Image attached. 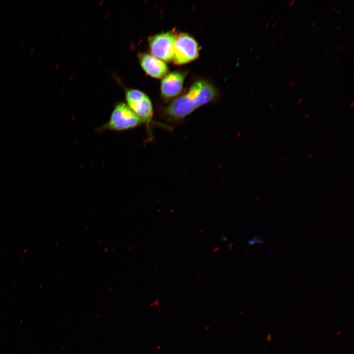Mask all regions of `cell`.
<instances>
[{
    "mask_svg": "<svg viewBox=\"0 0 354 354\" xmlns=\"http://www.w3.org/2000/svg\"><path fill=\"white\" fill-rule=\"evenodd\" d=\"M316 23V21L314 22L311 26L310 28H312V27H313L315 25Z\"/></svg>",
    "mask_w": 354,
    "mask_h": 354,
    "instance_id": "ffe728a7",
    "label": "cell"
},
{
    "mask_svg": "<svg viewBox=\"0 0 354 354\" xmlns=\"http://www.w3.org/2000/svg\"><path fill=\"white\" fill-rule=\"evenodd\" d=\"M288 74H289V72H287V73H286V75H288Z\"/></svg>",
    "mask_w": 354,
    "mask_h": 354,
    "instance_id": "6125c7cd",
    "label": "cell"
},
{
    "mask_svg": "<svg viewBox=\"0 0 354 354\" xmlns=\"http://www.w3.org/2000/svg\"><path fill=\"white\" fill-rule=\"evenodd\" d=\"M336 7H337L336 5H335V6L333 7V9H332V10H331L332 12H333V11L335 10Z\"/></svg>",
    "mask_w": 354,
    "mask_h": 354,
    "instance_id": "4316f807",
    "label": "cell"
},
{
    "mask_svg": "<svg viewBox=\"0 0 354 354\" xmlns=\"http://www.w3.org/2000/svg\"><path fill=\"white\" fill-rule=\"evenodd\" d=\"M276 41H275L271 45L272 47L274 46V45L276 44Z\"/></svg>",
    "mask_w": 354,
    "mask_h": 354,
    "instance_id": "74e56055",
    "label": "cell"
},
{
    "mask_svg": "<svg viewBox=\"0 0 354 354\" xmlns=\"http://www.w3.org/2000/svg\"><path fill=\"white\" fill-rule=\"evenodd\" d=\"M266 69V68H265L264 69V70L262 71V73H264Z\"/></svg>",
    "mask_w": 354,
    "mask_h": 354,
    "instance_id": "ee69618b",
    "label": "cell"
},
{
    "mask_svg": "<svg viewBox=\"0 0 354 354\" xmlns=\"http://www.w3.org/2000/svg\"><path fill=\"white\" fill-rule=\"evenodd\" d=\"M273 105V104H271L270 106V107H272Z\"/></svg>",
    "mask_w": 354,
    "mask_h": 354,
    "instance_id": "680465c9",
    "label": "cell"
},
{
    "mask_svg": "<svg viewBox=\"0 0 354 354\" xmlns=\"http://www.w3.org/2000/svg\"><path fill=\"white\" fill-rule=\"evenodd\" d=\"M340 11H341V8H338V9L337 10L336 13H339L340 12Z\"/></svg>",
    "mask_w": 354,
    "mask_h": 354,
    "instance_id": "4dcf8cb0",
    "label": "cell"
},
{
    "mask_svg": "<svg viewBox=\"0 0 354 354\" xmlns=\"http://www.w3.org/2000/svg\"><path fill=\"white\" fill-rule=\"evenodd\" d=\"M327 26H328V24H325V25L323 26V27L322 29H324L325 28H326V27H327Z\"/></svg>",
    "mask_w": 354,
    "mask_h": 354,
    "instance_id": "e575fe53",
    "label": "cell"
},
{
    "mask_svg": "<svg viewBox=\"0 0 354 354\" xmlns=\"http://www.w3.org/2000/svg\"><path fill=\"white\" fill-rule=\"evenodd\" d=\"M285 0H283L281 2V5L283 4V3L285 2Z\"/></svg>",
    "mask_w": 354,
    "mask_h": 354,
    "instance_id": "60d3db41",
    "label": "cell"
},
{
    "mask_svg": "<svg viewBox=\"0 0 354 354\" xmlns=\"http://www.w3.org/2000/svg\"><path fill=\"white\" fill-rule=\"evenodd\" d=\"M288 62H289V61H287L286 62V64H285V66H286V65L288 64Z\"/></svg>",
    "mask_w": 354,
    "mask_h": 354,
    "instance_id": "6f0895ef",
    "label": "cell"
},
{
    "mask_svg": "<svg viewBox=\"0 0 354 354\" xmlns=\"http://www.w3.org/2000/svg\"><path fill=\"white\" fill-rule=\"evenodd\" d=\"M292 22L289 23L288 25L287 26V27L289 28L290 27V26L292 25Z\"/></svg>",
    "mask_w": 354,
    "mask_h": 354,
    "instance_id": "83f0119b",
    "label": "cell"
},
{
    "mask_svg": "<svg viewBox=\"0 0 354 354\" xmlns=\"http://www.w3.org/2000/svg\"><path fill=\"white\" fill-rule=\"evenodd\" d=\"M269 24H270V22H267L265 26V29H266L268 27V26L269 25Z\"/></svg>",
    "mask_w": 354,
    "mask_h": 354,
    "instance_id": "5bb4252c",
    "label": "cell"
},
{
    "mask_svg": "<svg viewBox=\"0 0 354 354\" xmlns=\"http://www.w3.org/2000/svg\"><path fill=\"white\" fill-rule=\"evenodd\" d=\"M273 84V82H271L270 84L269 85L268 87H270L271 85H272Z\"/></svg>",
    "mask_w": 354,
    "mask_h": 354,
    "instance_id": "816d5d0a",
    "label": "cell"
},
{
    "mask_svg": "<svg viewBox=\"0 0 354 354\" xmlns=\"http://www.w3.org/2000/svg\"><path fill=\"white\" fill-rule=\"evenodd\" d=\"M261 241L260 238L258 236H254L253 238L249 239L247 241L248 244L253 245L255 243H259Z\"/></svg>",
    "mask_w": 354,
    "mask_h": 354,
    "instance_id": "ba28073f",
    "label": "cell"
},
{
    "mask_svg": "<svg viewBox=\"0 0 354 354\" xmlns=\"http://www.w3.org/2000/svg\"><path fill=\"white\" fill-rule=\"evenodd\" d=\"M308 111V109H306L305 111L304 112V114H305Z\"/></svg>",
    "mask_w": 354,
    "mask_h": 354,
    "instance_id": "11a10c76",
    "label": "cell"
},
{
    "mask_svg": "<svg viewBox=\"0 0 354 354\" xmlns=\"http://www.w3.org/2000/svg\"><path fill=\"white\" fill-rule=\"evenodd\" d=\"M336 47L339 49L340 52H342L344 50V46L341 44L340 42H339L336 45Z\"/></svg>",
    "mask_w": 354,
    "mask_h": 354,
    "instance_id": "9c48e42d",
    "label": "cell"
},
{
    "mask_svg": "<svg viewBox=\"0 0 354 354\" xmlns=\"http://www.w3.org/2000/svg\"><path fill=\"white\" fill-rule=\"evenodd\" d=\"M296 83V81L293 82L292 84L291 85V87H294Z\"/></svg>",
    "mask_w": 354,
    "mask_h": 354,
    "instance_id": "d4e9b609",
    "label": "cell"
},
{
    "mask_svg": "<svg viewBox=\"0 0 354 354\" xmlns=\"http://www.w3.org/2000/svg\"><path fill=\"white\" fill-rule=\"evenodd\" d=\"M260 30H259L258 31V32H257V34H258L260 32Z\"/></svg>",
    "mask_w": 354,
    "mask_h": 354,
    "instance_id": "9f6ffc18",
    "label": "cell"
},
{
    "mask_svg": "<svg viewBox=\"0 0 354 354\" xmlns=\"http://www.w3.org/2000/svg\"><path fill=\"white\" fill-rule=\"evenodd\" d=\"M293 82V81H290V82L289 83V84H288V86H291V85L292 84Z\"/></svg>",
    "mask_w": 354,
    "mask_h": 354,
    "instance_id": "484cf974",
    "label": "cell"
},
{
    "mask_svg": "<svg viewBox=\"0 0 354 354\" xmlns=\"http://www.w3.org/2000/svg\"><path fill=\"white\" fill-rule=\"evenodd\" d=\"M266 79H267L266 77L264 78L263 79V81L265 82L266 80Z\"/></svg>",
    "mask_w": 354,
    "mask_h": 354,
    "instance_id": "f907efd6",
    "label": "cell"
},
{
    "mask_svg": "<svg viewBox=\"0 0 354 354\" xmlns=\"http://www.w3.org/2000/svg\"><path fill=\"white\" fill-rule=\"evenodd\" d=\"M220 239H221V240L222 241L225 242V241H227V238L226 237H225V236H222V237H221Z\"/></svg>",
    "mask_w": 354,
    "mask_h": 354,
    "instance_id": "30bf717a",
    "label": "cell"
},
{
    "mask_svg": "<svg viewBox=\"0 0 354 354\" xmlns=\"http://www.w3.org/2000/svg\"><path fill=\"white\" fill-rule=\"evenodd\" d=\"M259 58H260V56H258L257 58V59H259Z\"/></svg>",
    "mask_w": 354,
    "mask_h": 354,
    "instance_id": "91938a15",
    "label": "cell"
},
{
    "mask_svg": "<svg viewBox=\"0 0 354 354\" xmlns=\"http://www.w3.org/2000/svg\"><path fill=\"white\" fill-rule=\"evenodd\" d=\"M313 48V47H311L309 49L308 51L310 52Z\"/></svg>",
    "mask_w": 354,
    "mask_h": 354,
    "instance_id": "7dc6e473",
    "label": "cell"
},
{
    "mask_svg": "<svg viewBox=\"0 0 354 354\" xmlns=\"http://www.w3.org/2000/svg\"><path fill=\"white\" fill-rule=\"evenodd\" d=\"M23 45H24V43L23 42H21L19 45L20 48H22Z\"/></svg>",
    "mask_w": 354,
    "mask_h": 354,
    "instance_id": "44dd1931",
    "label": "cell"
},
{
    "mask_svg": "<svg viewBox=\"0 0 354 354\" xmlns=\"http://www.w3.org/2000/svg\"><path fill=\"white\" fill-rule=\"evenodd\" d=\"M310 6V4H309L307 5V6H306V8H307V9Z\"/></svg>",
    "mask_w": 354,
    "mask_h": 354,
    "instance_id": "c3c4849f",
    "label": "cell"
},
{
    "mask_svg": "<svg viewBox=\"0 0 354 354\" xmlns=\"http://www.w3.org/2000/svg\"><path fill=\"white\" fill-rule=\"evenodd\" d=\"M328 51H325V53H324V55H326V54H328Z\"/></svg>",
    "mask_w": 354,
    "mask_h": 354,
    "instance_id": "681fc988",
    "label": "cell"
},
{
    "mask_svg": "<svg viewBox=\"0 0 354 354\" xmlns=\"http://www.w3.org/2000/svg\"><path fill=\"white\" fill-rule=\"evenodd\" d=\"M313 155V153H310L308 156V158H311Z\"/></svg>",
    "mask_w": 354,
    "mask_h": 354,
    "instance_id": "ac0fdd59",
    "label": "cell"
},
{
    "mask_svg": "<svg viewBox=\"0 0 354 354\" xmlns=\"http://www.w3.org/2000/svg\"><path fill=\"white\" fill-rule=\"evenodd\" d=\"M176 37L174 31L161 32L150 36L148 43L152 55L163 61L172 60Z\"/></svg>",
    "mask_w": 354,
    "mask_h": 354,
    "instance_id": "5b68a950",
    "label": "cell"
},
{
    "mask_svg": "<svg viewBox=\"0 0 354 354\" xmlns=\"http://www.w3.org/2000/svg\"><path fill=\"white\" fill-rule=\"evenodd\" d=\"M217 95L215 88L205 80L195 82L185 94L174 100L163 110L170 122L181 121L193 111L212 101Z\"/></svg>",
    "mask_w": 354,
    "mask_h": 354,
    "instance_id": "6da1fadb",
    "label": "cell"
},
{
    "mask_svg": "<svg viewBox=\"0 0 354 354\" xmlns=\"http://www.w3.org/2000/svg\"><path fill=\"white\" fill-rule=\"evenodd\" d=\"M354 102L353 101V102H352V103L350 104V108H352V107L354 106Z\"/></svg>",
    "mask_w": 354,
    "mask_h": 354,
    "instance_id": "cb8c5ba5",
    "label": "cell"
},
{
    "mask_svg": "<svg viewBox=\"0 0 354 354\" xmlns=\"http://www.w3.org/2000/svg\"><path fill=\"white\" fill-rule=\"evenodd\" d=\"M329 10H327L326 11L325 14H328V12H329Z\"/></svg>",
    "mask_w": 354,
    "mask_h": 354,
    "instance_id": "f5cc1de1",
    "label": "cell"
},
{
    "mask_svg": "<svg viewBox=\"0 0 354 354\" xmlns=\"http://www.w3.org/2000/svg\"><path fill=\"white\" fill-rule=\"evenodd\" d=\"M309 114H305V118H309Z\"/></svg>",
    "mask_w": 354,
    "mask_h": 354,
    "instance_id": "f1b7e54d",
    "label": "cell"
},
{
    "mask_svg": "<svg viewBox=\"0 0 354 354\" xmlns=\"http://www.w3.org/2000/svg\"><path fill=\"white\" fill-rule=\"evenodd\" d=\"M282 78H281L280 79V80L278 81L277 86L279 85V84L280 82H281V81L282 80Z\"/></svg>",
    "mask_w": 354,
    "mask_h": 354,
    "instance_id": "8d00e7d4",
    "label": "cell"
},
{
    "mask_svg": "<svg viewBox=\"0 0 354 354\" xmlns=\"http://www.w3.org/2000/svg\"><path fill=\"white\" fill-rule=\"evenodd\" d=\"M292 44V41H290L288 44H287V47H289Z\"/></svg>",
    "mask_w": 354,
    "mask_h": 354,
    "instance_id": "f546056e",
    "label": "cell"
},
{
    "mask_svg": "<svg viewBox=\"0 0 354 354\" xmlns=\"http://www.w3.org/2000/svg\"><path fill=\"white\" fill-rule=\"evenodd\" d=\"M341 28V25H339L337 27V30H339Z\"/></svg>",
    "mask_w": 354,
    "mask_h": 354,
    "instance_id": "1f68e13d",
    "label": "cell"
},
{
    "mask_svg": "<svg viewBox=\"0 0 354 354\" xmlns=\"http://www.w3.org/2000/svg\"><path fill=\"white\" fill-rule=\"evenodd\" d=\"M186 74L175 71L167 74L161 84V93L164 99L168 101L176 97L181 91Z\"/></svg>",
    "mask_w": 354,
    "mask_h": 354,
    "instance_id": "8992f818",
    "label": "cell"
},
{
    "mask_svg": "<svg viewBox=\"0 0 354 354\" xmlns=\"http://www.w3.org/2000/svg\"><path fill=\"white\" fill-rule=\"evenodd\" d=\"M295 1V0H293L289 4L290 6L294 4V2Z\"/></svg>",
    "mask_w": 354,
    "mask_h": 354,
    "instance_id": "603a6c76",
    "label": "cell"
},
{
    "mask_svg": "<svg viewBox=\"0 0 354 354\" xmlns=\"http://www.w3.org/2000/svg\"><path fill=\"white\" fill-rule=\"evenodd\" d=\"M340 56H339L338 57H337L336 60H338L340 59Z\"/></svg>",
    "mask_w": 354,
    "mask_h": 354,
    "instance_id": "f6af8a7d",
    "label": "cell"
},
{
    "mask_svg": "<svg viewBox=\"0 0 354 354\" xmlns=\"http://www.w3.org/2000/svg\"><path fill=\"white\" fill-rule=\"evenodd\" d=\"M315 54V52H313L309 56V58H311L312 57V56Z\"/></svg>",
    "mask_w": 354,
    "mask_h": 354,
    "instance_id": "f35d334b",
    "label": "cell"
},
{
    "mask_svg": "<svg viewBox=\"0 0 354 354\" xmlns=\"http://www.w3.org/2000/svg\"><path fill=\"white\" fill-rule=\"evenodd\" d=\"M273 18H274V15H272V16L270 17V20H272Z\"/></svg>",
    "mask_w": 354,
    "mask_h": 354,
    "instance_id": "b9f144b4",
    "label": "cell"
},
{
    "mask_svg": "<svg viewBox=\"0 0 354 354\" xmlns=\"http://www.w3.org/2000/svg\"><path fill=\"white\" fill-rule=\"evenodd\" d=\"M286 53H285V54L283 55V56L282 57H283V58L285 57L286 56Z\"/></svg>",
    "mask_w": 354,
    "mask_h": 354,
    "instance_id": "db71d44e",
    "label": "cell"
},
{
    "mask_svg": "<svg viewBox=\"0 0 354 354\" xmlns=\"http://www.w3.org/2000/svg\"><path fill=\"white\" fill-rule=\"evenodd\" d=\"M284 33H285V31L283 30V31L281 32L280 36L279 37L278 40H280V39L283 36V35L284 34Z\"/></svg>",
    "mask_w": 354,
    "mask_h": 354,
    "instance_id": "8fae6325",
    "label": "cell"
},
{
    "mask_svg": "<svg viewBox=\"0 0 354 354\" xmlns=\"http://www.w3.org/2000/svg\"><path fill=\"white\" fill-rule=\"evenodd\" d=\"M285 159V157H282L280 160V162H282Z\"/></svg>",
    "mask_w": 354,
    "mask_h": 354,
    "instance_id": "d6a6232c",
    "label": "cell"
},
{
    "mask_svg": "<svg viewBox=\"0 0 354 354\" xmlns=\"http://www.w3.org/2000/svg\"><path fill=\"white\" fill-rule=\"evenodd\" d=\"M269 78H270V77H268L266 79V81L265 82V83L264 84V85H266L268 83V81L269 80Z\"/></svg>",
    "mask_w": 354,
    "mask_h": 354,
    "instance_id": "e0dca14e",
    "label": "cell"
},
{
    "mask_svg": "<svg viewBox=\"0 0 354 354\" xmlns=\"http://www.w3.org/2000/svg\"><path fill=\"white\" fill-rule=\"evenodd\" d=\"M295 94V93H294L293 94V96H294Z\"/></svg>",
    "mask_w": 354,
    "mask_h": 354,
    "instance_id": "be15d7a7",
    "label": "cell"
},
{
    "mask_svg": "<svg viewBox=\"0 0 354 354\" xmlns=\"http://www.w3.org/2000/svg\"><path fill=\"white\" fill-rule=\"evenodd\" d=\"M199 55V47L196 40L189 34L181 32L176 35L173 62L182 65L196 59Z\"/></svg>",
    "mask_w": 354,
    "mask_h": 354,
    "instance_id": "277c9868",
    "label": "cell"
},
{
    "mask_svg": "<svg viewBox=\"0 0 354 354\" xmlns=\"http://www.w3.org/2000/svg\"><path fill=\"white\" fill-rule=\"evenodd\" d=\"M290 66H291V64H289V66L287 67V68H286V71H287V70H288L289 69V68L290 67Z\"/></svg>",
    "mask_w": 354,
    "mask_h": 354,
    "instance_id": "836d02e7",
    "label": "cell"
},
{
    "mask_svg": "<svg viewBox=\"0 0 354 354\" xmlns=\"http://www.w3.org/2000/svg\"><path fill=\"white\" fill-rule=\"evenodd\" d=\"M141 124L142 120L126 104L119 102L115 105L109 120L99 130L122 131L135 128Z\"/></svg>",
    "mask_w": 354,
    "mask_h": 354,
    "instance_id": "7a4b0ae2",
    "label": "cell"
},
{
    "mask_svg": "<svg viewBox=\"0 0 354 354\" xmlns=\"http://www.w3.org/2000/svg\"><path fill=\"white\" fill-rule=\"evenodd\" d=\"M295 54V51L291 52V57H292L293 56H294Z\"/></svg>",
    "mask_w": 354,
    "mask_h": 354,
    "instance_id": "4fadbf2b",
    "label": "cell"
},
{
    "mask_svg": "<svg viewBox=\"0 0 354 354\" xmlns=\"http://www.w3.org/2000/svg\"><path fill=\"white\" fill-rule=\"evenodd\" d=\"M333 139L331 140V141H329V144H331L333 142Z\"/></svg>",
    "mask_w": 354,
    "mask_h": 354,
    "instance_id": "bcb514c9",
    "label": "cell"
},
{
    "mask_svg": "<svg viewBox=\"0 0 354 354\" xmlns=\"http://www.w3.org/2000/svg\"><path fill=\"white\" fill-rule=\"evenodd\" d=\"M34 50V48H31L30 50V53L32 54L33 53Z\"/></svg>",
    "mask_w": 354,
    "mask_h": 354,
    "instance_id": "d6986e66",
    "label": "cell"
},
{
    "mask_svg": "<svg viewBox=\"0 0 354 354\" xmlns=\"http://www.w3.org/2000/svg\"><path fill=\"white\" fill-rule=\"evenodd\" d=\"M265 6V5H264L263 6V8H262L263 9L264 8Z\"/></svg>",
    "mask_w": 354,
    "mask_h": 354,
    "instance_id": "94428289",
    "label": "cell"
},
{
    "mask_svg": "<svg viewBox=\"0 0 354 354\" xmlns=\"http://www.w3.org/2000/svg\"><path fill=\"white\" fill-rule=\"evenodd\" d=\"M284 62H285V59H283V60L281 61V64H282L283 63H284Z\"/></svg>",
    "mask_w": 354,
    "mask_h": 354,
    "instance_id": "7bdbcfd3",
    "label": "cell"
},
{
    "mask_svg": "<svg viewBox=\"0 0 354 354\" xmlns=\"http://www.w3.org/2000/svg\"><path fill=\"white\" fill-rule=\"evenodd\" d=\"M318 27H315V28L313 30L312 32L310 34V36L312 35V34L316 31V30L317 29Z\"/></svg>",
    "mask_w": 354,
    "mask_h": 354,
    "instance_id": "7c38bea8",
    "label": "cell"
},
{
    "mask_svg": "<svg viewBox=\"0 0 354 354\" xmlns=\"http://www.w3.org/2000/svg\"><path fill=\"white\" fill-rule=\"evenodd\" d=\"M127 106L145 123L148 130L152 119V103L144 92L136 89H128L125 93Z\"/></svg>",
    "mask_w": 354,
    "mask_h": 354,
    "instance_id": "3957f363",
    "label": "cell"
},
{
    "mask_svg": "<svg viewBox=\"0 0 354 354\" xmlns=\"http://www.w3.org/2000/svg\"><path fill=\"white\" fill-rule=\"evenodd\" d=\"M272 54H273L272 51H270L269 52V54H268V57H271V55H272Z\"/></svg>",
    "mask_w": 354,
    "mask_h": 354,
    "instance_id": "2e32d148",
    "label": "cell"
},
{
    "mask_svg": "<svg viewBox=\"0 0 354 354\" xmlns=\"http://www.w3.org/2000/svg\"><path fill=\"white\" fill-rule=\"evenodd\" d=\"M303 100V98H300V99L297 101V103L299 104Z\"/></svg>",
    "mask_w": 354,
    "mask_h": 354,
    "instance_id": "7402d4cb",
    "label": "cell"
},
{
    "mask_svg": "<svg viewBox=\"0 0 354 354\" xmlns=\"http://www.w3.org/2000/svg\"><path fill=\"white\" fill-rule=\"evenodd\" d=\"M276 24H277V22H274V23L272 24V25L271 26V29L274 28V27L276 25Z\"/></svg>",
    "mask_w": 354,
    "mask_h": 354,
    "instance_id": "9a60e30c",
    "label": "cell"
},
{
    "mask_svg": "<svg viewBox=\"0 0 354 354\" xmlns=\"http://www.w3.org/2000/svg\"><path fill=\"white\" fill-rule=\"evenodd\" d=\"M295 65H296V63H294V65H293L292 68H294L295 66Z\"/></svg>",
    "mask_w": 354,
    "mask_h": 354,
    "instance_id": "ab89813d",
    "label": "cell"
},
{
    "mask_svg": "<svg viewBox=\"0 0 354 354\" xmlns=\"http://www.w3.org/2000/svg\"><path fill=\"white\" fill-rule=\"evenodd\" d=\"M138 58L141 67L152 78H163L168 72L167 64L160 59L148 53H139Z\"/></svg>",
    "mask_w": 354,
    "mask_h": 354,
    "instance_id": "52a82bcc",
    "label": "cell"
},
{
    "mask_svg": "<svg viewBox=\"0 0 354 354\" xmlns=\"http://www.w3.org/2000/svg\"><path fill=\"white\" fill-rule=\"evenodd\" d=\"M275 41V40L274 39H273L271 41V43H270V44L272 45Z\"/></svg>",
    "mask_w": 354,
    "mask_h": 354,
    "instance_id": "d590c367",
    "label": "cell"
}]
</instances>
